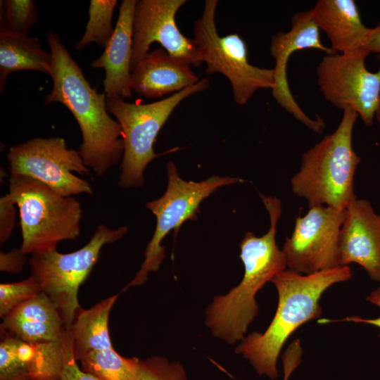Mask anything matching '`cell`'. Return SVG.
<instances>
[{"label": "cell", "mask_w": 380, "mask_h": 380, "mask_svg": "<svg viewBox=\"0 0 380 380\" xmlns=\"http://www.w3.org/2000/svg\"><path fill=\"white\" fill-rule=\"evenodd\" d=\"M52 56L53 87L45 104L59 102L76 119L82 137L80 156L97 176H103L123 155L122 130L108 113L106 95L91 87L77 63L53 31L46 35Z\"/></svg>", "instance_id": "6da1fadb"}, {"label": "cell", "mask_w": 380, "mask_h": 380, "mask_svg": "<svg viewBox=\"0 0 380 380\" xmlns=\"http://www.w3.org/2000/svg\"><path fill=\"white\" fill-rule=\"evenodd\" d=\"M349 265L303 274L286 269L271 281L278 293L275 315L262 332L253 331L235 348V353L248 360L255 372L272 380L278 376L277 360L284 343L301 325L322 315L319 300L332 285L348 281Z\"/></svg>", "instance_id": "7a4b0ae2"}, {"label": "cell", "mask_w": 380, "mask_h": 380, "mask_svg": "<svg viewBox=\"0 0 380 380\" xmlns=\"http://www.w3.org/2000/svg\"><path fill=\"white\" fill-rule=\"evenodd\" d=\"M270 226L261 236L246 233L240 243L244 266L241 282L227 293L215 296L205 310V324L214 336L229 344L241 341L258 315L255 295L281 272L287 269L284 253L277 244L276 234L281 214L269 213Z\"/></svg>", "instance_id": "3957f363"}, {"label": "cell", "mask_w": 380, "mask_h": 380, "mask_svg": "<svg viewBox=\"0 0 380 380\" xmlns=\"http://www.w3.org/2000/svg\"><path fill=\"white\" fill-rule=\"evenodd\" d=\"M343 111L336 130L303 153L300 167L291 179L293 193L310 207L346 209L357 198L354 176L360 158L353 148L352 136L358 115L350 108Z\"/></svg>", "instance_id": "277c9868"}, {"label": "cell", "mask_w": 380, "mask_h": 380, "mask_svg": "<svg viewBox=\"0 0 380 380\" xmlns=\"http://www.w3.org/2000/svg\"><path fill=\"white\" fill-rule=\"evenodd\" d=\"M7 194L18 208L23 238L20 248L26 255L56 249L59 242L75 241L80 236L82 209L73 196L60 195L22 175H11Z\"/></svg>", "instance_id": "5b68a950"}, {"label": "cell", "mask_w": 380, "mask_h": 380, "mask_svg": "<svg viewBox=\"0 0 380 380\" xmlns=\"http://www.w3.org/2000/svg\"><path fill=\"white\" fill-rule=\"evenodd\" d=\"M208 86V79L203 78L166 99L146 104L128 103L120 97H106L107 110L116 118L122 130L124 152L118 181L121 187L138 188L143 185L146 166L160 155L153 151L160 130L183 100Z\"/></svg>", "instance_id": "8992f818"}, {"label": "cell", "mask_w": 380, "mask_h": 380, "mask_svg": "<svg viewBox=\"0 0 380 380\" xmlns=\"http://www.w3.org/2000/svg\"><path fill=\"white\" fill-rule=\"evenodd\" d=\"M127 231L125 226L111 229L101 224L89 242L75 251L61 253L54 249L31 255V275L57 308L66 330L70 329L81 308L79 289L99 260L102 248L121 239Z\"/></svg>", "instance_id": "52a82bcc"}, {"label": "cell", "mask_w": 380, "mask_h": 380, "mask_svg": "<svg viewBox=\"0 0 380 380\" xmlns=\"http://www.w3.org/2000/svg\"><path fill=\"white\" fill-rule=\"evenodd\" d=\"M167 186L164 194L146 203V207L156 216L154 234L145 251L144 262L134 278L123 291L144 284L150 272L159 270L165 258V247L161 243L172 229L178 232L186 220H196L202 201L219 188L243 182L241 178L213 176L201 182L182 179L175 163H167Z\"/></svg>", "instance_id": "ba28073f"}, {"label": "cell", "mask_w": 380, "mask_h": 380, "mask_svg": "<svg viewBox=\"0 0 380 380\" xmlns=\"http://www.w3.org/2000/svg\"><path fill=\"white\" fill-rule=\"evenodd\" d=\"M217 1L206 0L203 11L194 23V41L208 74L219 72L231 83L234 101L245 105L260 89H273L274 70L248 62V49L237 33L220 36L215 15Z\"/></svg>", "instance_id": "9c48e42d"}, {"label": "cell", "mask_w": 380, "mask_h": 380, "mask_svg": "<svg viewBox=\"0 0 380 380\" xmlns=\"http://www.w3.org/2000/svg\"><path fill=\"white\" fill-rule=\"evenodd\" d=\"M6 158L11 175L32 178L63 196L93 194L89 182L73 174L89 175V169L63 138L30 139L11 147Z\"/></svg>", "instance_id": "30bf717a"}, {"label": "cell", "mask_w": 380, "mask_h": 380, "mask_svg": "<svg viewBox=\"0 0 380 380\" xmlns=\"http://www.w3.org/2000/svg\"><path fill=\"white\" fill-rule=\"evenodd\" d=\"M365 49L325 55L317 68V84L324 99L343 110L350 108L371 127L380 106V68L368 70ZM380 61V55H378Z\"/></svg>", "instance_id": "8fae6325"}, {"label": "cell", "mask_w": 380, "mask_h": 380, "mask_svg": "<svg viewBox=\"0 0 380 380\" xmlns=\"http://www.w3.org/2000/svg\"><path fill=\"white\" fill-rule=\"evenodd\" d=\"M346 215V209L315 205L296 217L282 248L287 269L310 274L341 266L339 236Z\"/></svg>", "instance_id": "7c38bea8"}, {"label": "cell", "mask_w": 380, "mask_h": 380, "mask_svg": "<svg viewBox=\"0 0 380 380\" xmlns=\"http://www.w3.org/2000/svg\"><path fill=\"white\" fill-rule=\"evenodd\" d=\"M186 0H139L132 25L131 71L148 53L153 42L160 43L172 56L198 67L203 63L194 39L182 34L175 15Z\"/></svg>", "instance_id": "4fadbf2b"}, {"label": "cell", "mask_w": 380, "mask_h": 380, "mask_svg": "<svg viewBox=\"0 0 380 380\" xmlns=\"http://www.w3.org/2000/svg\"><path fill=\"white\" fill-rule=\"evenodd\" d=\"M291 27L288 32L279 31L271 38L270 52L275 62L274 70V87L272 90L274 100L285 110L312 131L320 134L325 128L323 119L317 116L312 119L308 116L295 101L287 80V63L296 51L315 49L324 51L326 55L336 52L323 44L319 29L315 23L311 10L300 11L293 15Z\"/></svg>", "instance_id": "5bb4252c"}, {"label": "cell", "mask_w": 380, "mask_h": 380, "mask_svg": "<svg viewBox=\"0 0 380 380\" xmlns=\"http://www.w3.org/2000/svg\"><path fill=\"white\" fill-rule=\"evenodd\" d=\"M339 249L341 265L357 264L380 282V215L369 201L357 198L346 208Z\"/></svg>", "instance_id": "9a60e30c"}, {"label": "cell", "mask_w": 380, "mask_h": 380, "mask_svg": "<svg viewBox=\"0 0 380 380\" xmlns=\"http://www.w3.org/2000/svg\"><path fill=\"white\" fill-rule=\"evenodd\" d=\"M64 363L62 336L58 341L31 343L1 331L0 380L58 379Z\"/></svg>", "instance_id": "2e32d148"}, {"label": "cell", "mask_w": 380, "mask_h": 380, "mask_svg": "<svg viewBox=\"0 0 380 380\" xmlns=\"http://www.w3.org/2000/svg\"><path fill=\"white\" fill-rule=\"evenodd\" d=\"M137 0H123L119 8L113 34L103 53L91 63L94 68H103L104 93L107 98H132L131 59L132 25Z\"/></svg>", "instance_id": "e0dca14e"}, {"label": "cell", "mask_w": 380, "mask_h": 380, "mask_svg": "<svg viewBox=\"0 0 380 380\" xmlns=\"http://www.w3.org/2000/svg\"><path fill=\"white\" fill-rule=\"evenodd\" d=\"M199 77L190 65L170 56L163 48L148 52L132 70V91L151 99L178 92L196 84Z\"/></svg>", "instance_id": "ac0fdd59"}, {"label": "cell", "mask_w": 380, "mask_h": 380, "mask_svg": "<svg viewBox=\"0 0 380 380\" xmlns=\"http://www.w3.org/2000/svg\"><path fill=\"white\" fill-rule=\"evenodd\" d=\"M311 10L312 18L323 30L336 53L365 49L371 29L362 22L353 0H319Z\"/></svg>", "instance_id": "d6986e66"}, {"label": "cell", "mask_w": 380, "mask_h": 380, "mask_svg": "<svg viewBox=\"0 0 380 380\" xmlns=\"http://www.w3.org/2000/svg\"><path fill=\"white\" fill-rule=\"evenodd\" d=\"M64 330L57 308L43 292L12 310L0 324L1 331L31 343L58 341Z\"/></svg>", "instance_id": "ffe728a7"}, {"label": "cell", "mask_w": 380, "mask_h": 380, "mask_svg": "<svg viewBox=\"0 0 380 380\" xmlns=\"http://www.w3.org/2000/svg\"><path fill=\"white\" fill-rule=\"evenodd\" d=\"M118 294L103 299L89 309L80 308L70 331L77 361L93 351L113 348L109 331V317Z\"/></svg>", "instance_id": "44dd1931"}, {"label": "cell", "mask_w": 380, "mask_h": 380, "mask_svg": "<svg viewBox=\"0 0 380 380\" xmlns=\"http://www.w3.org/2000/svg\"><path fill=\"white\" fill-rule=\"evenodd\" d=\"M20 70H36L51 76V53L27 34L0 32V89L4 91L8 76Z\"/></svg>", "instance_id": "7402d4cb"}, {"label": "cell", "mask_w": 380, "mask_h": 380, "mask_svg": "<svg viewBox=\"0 0 380 380\" xmlns=\"http://www.w3.org/2000/svg\"><path fill=\"white\" fill-rule=\"evenodd\" d=\"M139 358L125 357L114 348L90 352L81 357V368L103 380H137Z\"/></svg>", "instance_id": "603a6c76"}, {"label": "cell", "mask_w": 380, "mask_h": 380, "mask_svg": "<svg viewBox=\"0 0 380 380\" xmlns=\"http://www.w3.org/2000/svg\"><path fill=\"white\" fill-rule=\"evenodd\" d=\"M116 5V0H91L86 30L75 44V50H82L91 43L106 46L114 32L112 18Z\"/></svg>", "instance_id": "cb8c5ba5"}, {"label": "cell", "mask_w": 380, "mask_h": 380, "mask_svg": "<svg viewBox=\"0 0 380 380\" xmlns=\"http://www.w3.org/2000/svg\"><path fill=\"white\" fill-rule=\"evenodd\" d=\"M1 31L27 34L37 21V8L32 0H7L4 3Z\"/></svg>", "instance_id": "d4e9b609"}, {"label": "cell", "mask_w": 380, "mask_h": 380, "mask_svg": "<svg viewBox=\"0 0 380 380\" xmlns=\"http://www.w3.org/2000/svg\"><path fill=\"white\" fill-rule=\"evenodd\" d=\"M42 292L39 281L31 274L20 281L0 284V317Z\"/></svg>", "instance_id": "484cf974"}, {"label": "cell", "mask_w": 380, "mask_h": 380, "mask_svg": "<svg viewBox=\"0 0 380 380\" xmlns=\"http://www.w3.org/2000/svg\"><path fill=\"white\" fill-rule=\"evenodd\" d=\"M137 380H187V375L180 362L154 355L139 359Z\"/></svg>", "instance_id": "4316f807"}, {"label": "cell", "mask_w": 380, "mask_h": 380, "mask_svg": "<svg viewBox=\"0 0 380 380\" xmlns=\"http://www.w3.org/2000/svg\"><path fill=\"white\" fill-rule=\"evenodd\" d=\"M62 340L65 352V363L59 380H103L84 371L75 360L70 331L65 329Z\"/></svg>", "instance_id": "83f0119b"}, {"label": "cell", "mask_w": 380, "mask_h": 380, "mask_svg": "<svg viewBox=\"0 0 380 380\" xmlns=\"http://www.w3.org/2000/svg\"><path fill=\"white\" fill-rule=\"evenodd\" d=\"M16 205L6 194L0 198V244H4L11 236L15 227Z\"/></svg>", "instance_id": "f1b7e54d"}, {"label": "cell", "mask_w": 380, "mask_h": 380, "mask_svg": "<svg viewBox=\"0 0 380 380\" xmlns=\"http://www.w3.org/2000/svg\"><path fill=\"white\" fill-rule=\"evenodd\" d=\"M27 262V255L20 248L0 253V271L11 274L20 272Z\"/></svg>", "instance_id": "f546056e"}, {"label": "cell", "mask_w": 380, "mask_h": 380, "mask_svg": "<svg viewBox=\"0 0 380 380\" xmlns=\"http://www.w3.org/2000/svg\"><path fill=\"white\" fill-rule=\"evenodd\" d=\"M365 300L378 307L380 308V286L376 289L371 292L366 298ZM349 322L355 323H365L374 325L380 328V316L374 319H366L359 316H352L343 318L341 319H319L317 322L319 324H326L331 322Z\"/></svg>", "instance_id": "4dcf8cb0"}, {"label": "cell", "mask_w": 380, "mask_h": 380, "mask_svg": "<svg viewBox=\"0 0 380 380\" xmlns=\"http://www.w3.org/2000/svg\"><path fill=\"white\" fill-rule=\"evenodd\" d=\"M303 350L297 346H290L281 356L284 367L283 380H289L301 361Z\"/></svg>", "instance_id": "1f68e13d"}, {"label": "cell", "mask_w": 380, "mask_h": 380, "mask_svg": "<svg viewBox=\"0 0 380 380\" xmlns=\"http://www.w3.org/2000/svg\"><path fill=\"white\" fill-rule=\"evenodd\" d=\"M365 49L369 53L374 52L380 55V23L375 27L371 28Z\"/></svg>", "instance_id": "d6a6232c"}, {"label": "cell", "mask_w": 380, "mask_h": 380, "mask_svg": "<svg viewBox=\"0 0 380 380\" xmlns=\"http://www.w3.org/2000/svg\"><path fill=\"white\" fill-rule=\"evenodd\" d=\"M375 117L376 118L378 122L380 124V106L376 113Z\"/></svg>", "instance_id": "836d02e7"}, {"label": "cell", "mask_w": 380, "mask_h": 380, "mask_svg": "<svg viewBox=\"0 0 380 380\" xmlns=\"http://www.w3.org/2000/svg\"><path fill=\"white\" fill-rule=\"evenodd\" d=\"M32 380H59V378H58V379H32Z\"/></svg>", "instance_id": "e575fe53"}]
</instances>
